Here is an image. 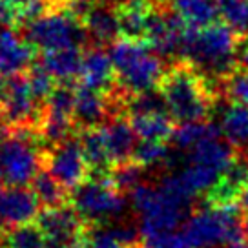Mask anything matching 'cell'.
I'll list each match as a JSON object with an SVG mask.
<instances>
[{
	"label": "cell",
	"instance_id": "obj_19",
	"mask_svg": "<svg viewBox=\"0 0 248 248\" xmlns=\"http://www.w3.org/2000/svg\"><path fill=\"white\" fill-rule=\"evenodd\" d=\"M170 9L185 22L186 28L201 30L217 22L219 0H166Z\"/></svg>",
	"mask_w": 248,
	"mask_h": 248
},
{
	"label": "cell",
	"instance_id": "obj_38",
	"mask_svg": "<svg viewBox=\"0 0 248 248\" xmlns=\"http://www.w3.org/2000/svg\"><path fill=\"white\" fill-rule=\"evenodd\" d=\"M55 2H59V4H71V2H77V0H55Z\"/></svg>",
	"mask_w": 248,
	"mask_h": 248
},
{
	"label": "cell",
	"instance_id": "obj_3",
	"mask_svg": "<svg viewBox=\"0 0 248 248\" xmlns=\"http://www.w3.org/2000/svg\"><path fill=\"white\" fill-rule=\"evenodd\" d=\"M237 44L239 37L225 22H214L201 30L186 28L181 59L201 71L219 92L221 82L237 68Z\"/></svg>",
	"mask_w": 248,
	"mask_h": 248
},
{
	"label": "cell",
	"instance_id": "obj_20",
	"mask_svg": "<svg viewBox=\"0 0 248 248\" xmlns=\"http://www.w3.org/2000/svg\"><path fill=\"white\" fill-rule=\"evenodd\" d=\"M78 139H80L82 154H84L86 163L90 166L92 175H109V171L113 168V163L109 159L102 126L80 130Z\"/></svg>",
	"mask_w": 248,
	"mask_h": 248
},
{
	"label": "cell",
	"instance_id": "obj_7",
	"mask_svg": "<svg viewBox=\"0 0 248 248\" xmlns=\"http://www.w3.org/2000/svg\"><path fill=\"white\" fill-rule=\"evenodd\" d=\"M239 206L197 208L181 226L190 248H212L241 239Z\"/></svg>",
	"mask_w": 248,
	"mask_h": 248
},
{
	"label": "cell",
	"instance_id": "obj_12",
	"mask_svg": "<svg viewBox=\"0 0 248 248\" xmlns=\"http://www.w3.org/2000/svg\"><path fill=\"white\" fill-rule=\"evenodd\" d=\"M40 202L33 190L26 186L0 188V230L9 232L18 226L37 221Z\"/></svg>",
	"mask_w": 248,
	"mask_h": 248
},
{
	"label": "cell",
	"instance_id": "obj_8",
	"mask_svg": "<svg viewBox=\"0 0 248 248\" xmlns=\"http://www.w3.org/2000/svg\"><path fill=\"white\" fill-rule=\"evenodd\" d=\"M70 204L88 226L106 225L124 212V195L111 185L108 175H92L70 195Z\"/></svg>",
	"mask_w": 248,
	"mask_h": 248
},
{
	"label": "cell",
	"instance_id": "obj_18",
	"mask_svg": "<svg viewBox=\"0 0 248 248\" xmlns=\"http://www.w3.org/2000/svg\"><path fill=\"white\" fill-rule=\"evenodd\" d=\"M82 57H84L82 47H77V46L59 47V49L42 51L40 64L51 73V77L55 80L71 82V80L80 77Z\"/></svg>",
	"mask_w": 248,
	"mask_h": 248
},
{
	"label": "cell",
	"instance_id": "obj_1",
	"mask_svg": "<svg viewBox=\"0 0 248 248\" xmlns=\"http://www.w3.org/2000/svg\"><path fill=\"white\" fill-rule=\"evenodd\" d=\"M195 195L177 173L164 175L161 183H142L132 192V208L140 219V235L179 230L192 216Z\"/></svg>",
	"mask_w": 248,
	"mask_h": 248
},
{
	"label": "cell",
	"instance_id": "obj_27",
	"mask_svg": "<svg viewBox=\"0 0 248 248\" xmlns=\"http://www.w3.org/2000/svg\"><path fill=\"white\" fill-rule=\"evenodd\" d=\"M219 93L225 101H233L248 106V70L237 66L228 77L221 82Z\"/></svg>",
	"mask_w": 248,
	"mask_h": 248
},
{
	"label": "cell",
	"instance_id": "obj_32",
	"mask_svg": "<svg viewBox=\"0 0 248 248\" xmlns=\"http://www.w3.org/2000/svg\"><path fill=\"white\" fill-rule=\"evenodd\" d=\"M20 24L18 8L11 0H0V33Z\"/></svg>",
	"mask_w": 248,
	"mask_h": 248
},
{
	"label": "cell",
	"instance_id": "obj_33",
	"mask_svg": "<svg viewBox=\"0 0 248 248\" xmlns=\"http://www.w3.org/2000/svg\"><path fill=\"white\" fill-rule=\"evenodd\" d=\"M237 66L248 70V37L239 39V44H237Z\"/></svg>",
	"mask_w": 248,
	"mask_h": 248
},
{
	"label": "cell",
	"instance_id": "obj_16",
	"mask_svg": "<svg viewBox=\"0 0 248 248\" xmlns=\"http://www.w3.org/2000/svg\"><path fill=\"white\" fill-rule=\"evenodd\" d=\"M109 117H111V102L108 95L86 86H78L75 109H73V121L78 130L102 126Z\"/></svg>",
	"mask_w": 248,
	"mask_h": 248
},
{
	"label": "cell",
	"instance_id": "obj_35",
	"mask_svg": "<svg viewBox=\"0 0 248 248\" xmlns=\"http://www.w3.org/2000/svg\"><path fill=\"white\" fill-rule=\"evenodd\" d=\"M237 204H239L241 210H245V212L248 214V186L245 188V190H243V194H241L239 202H237Z\"/></svg>",
	"mask_w": 248,
	"mask_h": 248
},
{
	"label": "cell",
	"instance_id": "obj_30",
	"mask_svg": "<svg viewBox=\"0 0 248 248\" xmlns=\"http://www.w3.org/2000/svg\"><path fill=\"white\" fill-rule=\"evenodd\" d=\"M6 248H46V245L39 226L30 223L9 230L6 235Z\"/></svg>",
	"mask_w": 248,
	"mask_h": 248
},
{
	"label": "cell",
	"instance_id": "obj_39",
	"mask_svg": "<svg viewBox=\"0 0 248 248\" xmlns=\"http://www.w3.org/2000/svg\"><path fill=\"white\" fill-rule=\"evenodd\" d=\"M139 248H142V245H140V247H139Z\"/></svg>",
	"mask_w": 248,
	"mask_h": 248
},
{
	"label": "cell",
	"instance_id": "obj_21",
	"mask_svg": "<svg viewBox=\"0 0 248 248\" xmlns=\"http://www.w3.org/2000/svg\"><path fill=\"white\" fill-rule=\"evenodd\" d=\"M221 133L237 152L247 154L248 148V106L225 101L221 111Z\"/></svg>",
	"mask_w": 248,
	"mask_h": 248
},
{
	"label": "cell",
	"instance_id": "obj_22",
	"mask_svg": "<svg viewBox=\"0 0 248 248\" xmlns=\"http://www.w3.org/2000/svg\"><path fill=\"white\" fill-rule=\"evenodd\" d=\"M137 137L142 140H170L175 132V121L168 111L128 115Z\"/></svg>",
	"mask_w": 248,
	"mask_h": 248
},
{
	"label": "cell",
	"instance_id": "obj_36",
	"mask_svg": "<svg viewBox=\"0 0 248 248\" xmlns=\"http://www.w3.org/2000/svg\"><path fill=\"white\" fill-rule=\"evenodd\" d=\"M226 248H248V243L243 239H237V241H232V243H228Z\"/></svg>",
	"mask_w": 248,
	"mask_h": 248
},
{
	"label": "cell",
	"instance_id": "obj_13",
	"mask_svg": "<svg viewBox=\"0 0 248 248\" xmlns=\"http://www.w3.org/2000/svg\"><path fill=\"white\" fill-rule=\"evenodd\" d=\"M78 80H80V86L92 88L104 95L115 92L117 73L108 51H104L101 46H92L84 49L82 70H80Z\"/></svg>",
	"mask_w": 248,
	"mask_h": 248
},
{
	"label": "cell",
	"instance_id": "obj_11",
	"mask_svg": "<svg viewBox=\"0 0 248 248\" xmlns=\"http://www.w3.org/2000/svg\"><path fill=\"white\" fill-rule=\"evenodd\" d=\"M44 168L61 183L68 192H73L90 177V166L86 163L80 139L70 137L64 142L46 150Z\"/></svg>",
	"mask_w": 248,
	"mask_h": 248
},
{
	"label": "cell",
	"instance_id": "obj_10",
	"mask_svg": "<svg viewBox=\"0 0 248 248\" xmlns=\"http://www.w3.org/2000/svg\"><path fill=\"white\" fill-rule=\"evenodd\" d=\"M37 226L46 248H84L88 225L71 204L40 210Z\"/></svg>",
	"mask_w": 248,
	"mask_h": 248
},
{
	"label": "cell",
	"instance_id": "obj_28",
	"mask_svg": "<svg viewBox=\"0 0 248 248\" xmlns=\"http://www.w3.org/2000/svg\"><path fill=\"white\" fill-rule=\"evenodd\" d=\"M168 157H170V152H168V146L164 144L163 140L140 139L137 142V146H135L132 161H135V163L144 166V168H150V166H155V164L166 163Z\"/></svg>",
	"mask_w": 248,
	"mask_h": 248
},
{
	"label": "cell",
	"instance_id": "obj_40",
	"mask_svg": "<svg viewBox=\"0 0 248 248\" xmlns=\"http://www.w3.org/2000/svg\"><path fill=\"white\" fill-rule=\"evenodd\" d=\"M0 181H2V179H0Z\"/></svg>",
	"mask_w": 248,
	"mask_h": 248
},
{
	"label": "cell",
	"instance_id": "obj_31",
	"mask_svg": "<svg viewBox=\"0 0 248 248\" xmlns=\"http://www.w3.org/2000/svg\"><path fill=\"white\" fill-rule=\"evenodd\" d=\"M84 248H128L111 233L108 225L88 226Z\"/></svg>",
	"mask_w": 248,
	"mask_h": 248
},
{
	"label": "cell",
	"instance_id": "obj_14",
	"mask_svg": "<svg viewBox=\"0 0 248 248\" xmlns=\"http://www.w3.org/2000/svg\"><path fill=\"white\" fill-rule=\"evenodd\" d=\"M84 28L88 31V37L95 46L102 44H113L119 40L121 35V24H119V15L113 4L108 0H92L90 8L82 16Z\"/></svg>",
	"mask_w": 248,
	"mask_h": 248
},
{
	"label": "cell",
	"instance_id": "obj_17",
	"mask_svg": "<svg viewBox=\"0 0 248 248\" xmlns=\"http://www.w3.org/2000/svg\"><path fill=\"white\" fill-rule=\"evenodd\" d=\"M104 139L108 146V154L113 166L132 161L135 146H137V133L133 130L128 115H115L109 117L102 124Z\"/></svg>",
	"mask_w": 248,
	"mask_h": 248
},
{
	"label": "cell",
	"instance_id": "obj_6",
	"mask_svg": "<svg viewBox=\"0 0 248 248\" xmlns=\"http://www.w3.org/2000/svg\"><path fill=\"white\" fill-rule=\"evenodd\" d=\"M22 37L33 47L42 51L59 47H84L92 42L88 37L84 22L70 9V4H61L46 11L35 20L22 24Z\"/></svg>",
	"mask_w": 248,
	"mask_h": 248
},
{
	"label": "cell",
	"instance_id": "obj_15",
	"mask_svg": "<svg viewBox=\"0 0 248 248\" xmlns=\"http://www.w3.org/2000/svg\"><path fill=\"white\" fill-rule=\"evenodd\" d=\"M35 47L13 30L0 33V77L20 75L31 68Z\"/></svg>",
	"mask_w": 248,
	"mask_h": 248
},
{
	"label": "cell",
	"instance_id": "obj_24",
	"mask_svg": "<svg viewBox=\"0 0 248 248\" xmlns=\"http://www.w3.org/2000/svg\"><path fill=\"white\" fill-rule=\"evenodd\" d=\"M31 190L35 192L42 208H59L70 201V192L44 168L31 183Z\"/></svg>",
	"mask_w": 248,
	"mask_h": 248
},
{
	"label": "cell",
	"instance_id": "obj_29",
	"mask_svg": "<svg viewBox=\"0 0 248 248\" xmlns=\"http://www.w3.org/2000/svg\"><path fill=\"white\" fill-rule=\"evenodd\" d=\"M26 75H28L31 92L35 95V99H37L40 104H44V102L47 101V97H49V95L53 93L55 88H57V86L53 84L55 78L51 77V73L40 64V61L33 62L30 70L26 71Z\"/></svg>",
	"mask_w": 248,
	"mask_h": 248
},
{
	"label": "cell",
	"instance_id": "obj_4",
	"mask_svg": "<svg viewBox=\"0 0 248 248\" xmlns=\"http://www.w3.org/2000/svg\"><path fill=\"white\" fill-rule=\"evenodd\" d=\"M109 57L117 73V88L128 95L154 92L161 84L164 64L144 40L119 39L109 44Z\"/></svg>",
	"mask_w": 248,
	"mask_h": 248
},
{
	"label": "cell",
	"instance_id": "obj_26",
	"mask_svg": "<svg viewBox=\"0 0 248 248\" xmlns=\"http://www.w3.org/2000/svg\"><path fill=\"white\" fill-rule=\"evenodd\" d=\"M144 166L137 164L135 161H128V163L117 164L109 171V181L115 186L121 194L126 192H133L137 186L142 185V175H144Z\"/></svg>",
	"mask_w": 248,
	"mask_h": 248
},
{
	"label": "cell",
	"instance_id": "obj_5",
	"mask_svg": "<svg viewBox=\"0 0 248 248\" xmlns=\"http://www.w3.org/2000/svg\"><path fill=\"white\" fill-rule=\"evenodd\" d=\"M39 130H9L0 139V179L8 186H28L44 170Z\"/></svg>",
	"mask_w": 248,
	"mask_h": 248
},
{
	"label": "cell",
	"instance_id": "obj_2",
	"mask_svg": "<svg viewBox=\"0 0 248 248\" xmlns=\"http://www.w3.org/2000/svg\"><path fill=\"white\" fill-rule=\"evenodd\" d=\"M157 90L163 95L168 113L179 124L208 121L223 101L208 78L185 59L168 62Z\"/></svg>",
	"mask_w": 248,
	"mask_h": 248
},
{
	"label": "cell",
	"instance_id": "obj_9",
	"mask_svg": "<svg viewBox=\"0 0 248 248\" xmlns=\"http://www.w3.org/2000/svg\"><path fill=\"white\" fill-rule=\"evenodd\" d=\"M44 104H40L31 92L26 73L6 77V88L0 97V113L9 130H39Z\"/></svg>",
	"mask_w": 248,
	"mask_h": 248
},
{
	"label": "cell",
	"instance_id": "obj_34",
	"mask_svg": "<svg viewBox=\"0 0 248 248\" xmlns=\"http://www.w3.org/2000/svg\"><path fill=\"white\" fill-rule=\"evenodd\" d=\"M241 239L248 243V214L241 217Z\"/></svg>",
	"mask_w": 248,
	"mask_h": 248
},
{
	"label": "cell",
	"instance_id": "obj_25",
	"mask_svg": "<svg viewBox=\"0 0 248 248\" xmlns=\"http://www.w3.org/2000/svg\"><path fill=\"white\" fill-rule=\"evenodd\" d=\"M223 22L239 37H248V0H219Z\"/></svg>",
	"mask_w": 248,
	"mask_h": 248
},
{
	"label": "cell",
	"instance_id": "obj_37",
	"mask_svg": "<svg viewBox=\"0 0 248 248\" xmlns=\"http://www.w3.org/2000/svg\"><path fill=\"white\" fill-rule=\"evenodd\" d=\"M11 2H13V4H15L16 8H22L24 4H28V2H30V0H11Z\"/></svg>",
	"mask_w": 248,
	"mask_h": 248
},
{
	"label": "cell",
	"instance_id": "obj_23",
	"mask_svg": "<svg viewBox=\"0 0 248 248\" xmlns=\"http://www.w3.org/2000/svg\"><path fill=\"white\" fill-rule=\"evenodd\" d=\"M221 135L219 128L216 124L208 123V121H199V123H181L175 126V132L171 135V142L177 150L183 152H190L194 150L199 142L210 139V137H217Z\"/></svg>",
	"mask_w": 248,
	"mask_h": 248
}]
</instances>
